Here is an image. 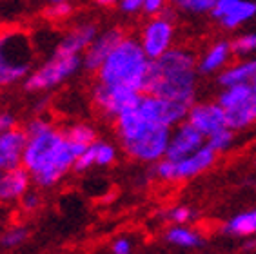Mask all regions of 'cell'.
<instances>
[{
    "mask_svg": "<svg viewBox=\"0 0 256 254\" xmlns=\"http://www.w3.org/2000/svg\"><path fill=\"white\" fill-rule=\"evenodd\" d=\"M82 151H86V146L69 142L64 131L51 126L38 134L28 136L22 167L31 172L34 186L48 189L56 186L73 169L74 160Z\"/></svg>",
    "mask_w": 256,
    "mask_h": 254,
    "instance_id": "6da1fadb",
    "label": "cell"
},
{
    "mask_svg": "<svg viewBox=\"0 0 256 254\" xmlns=\"http://www.w3.org/2000/svg\"><path fill=\"white\" fill-rule=\"evenodd\" d=\"M198 60L188 49L171 48L154 60H149L144 93L158 94L191 106L196 94Z\"/></svg>",
    "mask_w": 256,
    "mask_h": 254,
    "instance_id": "7a4b0ae2",
    "label": "cell"
},
{
    "mask_svg": "<svg viewBox=\"0 0 256 254\" xmlns=\"http://www.w3.org/2000/svg\"><path fill=\"white\" fill-rule=\"evenodd\" d=\"M114 127L124 152L133 160L154 164L166 156L171 127L144 118L136 108L114 118Z\"/></svg>",
    "mask_w": 256,
    "mask_h": 254,
    "instance_id": "3957f363",
    "label": "cell"
},
{
    "mask_svg": "<svg viewBox=\"0 0 256 254\" xmlns=\"http://www.w3.org/2000/svg\"><path fill=\"white\" fill-rule=\"evenodd\" d=\"M149 58L133 36H124L96 71V82L108 86H124L144 93Z\"/></svg>",
    "mask_w": 256,
    "mask_h": 254,
    "instance_id": "277c9868",
    "label": "cell"
},
{
    "mask_svg": "<svg viewBox=\"0 0 256 254\" xmlns=\"http://www.w3.org/2000/svg\"><path fill=\"white\" fill-rule=\"evenodd\" d=\"M33 68V46L28 33L0 31V88L24 80Z\"/></svg>",
    "mask_w": 256,
    "mask_h": 254,
    "instance_id": "5b68a950",
    "label": "cell"
},
{
    "mask_svg": "<svg viewBox=\"0 0 256 254\" xmlns=\"http://www.w3.org/2000/svg\"><path fill=\"white\" fill-rule=\"evenodd\" d=\"M216 154L218 152L214 149L204 144L200 149L188 154L186 158H180V160H169L166 156L160 158L158 162H154L156 164L154 174L164 182L191 180L194 176L207 171L209 167H212V164L216 162Z\"/></svg>",
    "mask_w": 256,
    "mask_h": 254,
    "instance_id": "8992f818",
    "label": "cell"
},
{
    "mask_svg": "<svg viewBox=\"0 0 256 254\" xmlns=\"http://www.w3.org/2000/svg\"><path fill=\"white\" fill-rule=\"evenodd\" d=\"M82 66L80 56H60L53 54L44 66L31 71L24 78V89L36 93V91H46V89L56 88L62 82L73 76Z\"/></svg>",
    "mask_w": 256,
    "mask_h": 254,
    "instance_id": "52a82bcc",
    "label": "cell"
},
{
    "mask_svg": "<svg viewBox=\"0 0 256 254\" xmlns=\"http://www.w3.org/2000/svg\"><path fill=\"white\" fill-rule=\"evenodd\" d=\"M134 108L144 118L172 129L174 126H178L188 118V111L191 106L178 102V100H171V98L158 96V94L142 93Z\"/></svg>",
    "mask_w": 256,
    "mask_h": 254,
    "instance_id": "ba28073f",
    "label": "cell"
},
{
    "mask_svg": "<svg viewBox=\"0 0 256 254\" xmlns=\"http://www.w3.org/2000/svg\"><path fill=\"white\" fill-rule=\"evenodd\" d=\"M140 91L124 86H108V84L96 82L93 88V104L106 118H116L122 112L129 111L136 106Z\"/></svg>",
    "mask_w": 256,
    "mask_h": 254,
    "instance_id": "9c48e42d",
    "label": "cell"
},
{
    "mask_svg": "<svg viewBox=\"0 0 256 254\" xmlns=\"http://www.w3.org/2000/svg\"><path fill=\"white\" fill-rule=\"evenodd\" d=\"M172 38H174V26L168 16L160 13L156 15V18L149 20L148 24L144 26L138 42L142 46L144 53L148 54V58L154 60L171 49Z\"/></svg>",
    "mask_w": 256,
    "mask_h": 254,
    "instance_id": "30bf717a",
    "label": "cell"
},
{
    "mask_svg": "<svg viewBox=\"0 0 256 254\" xmlns=\"http://www.w3.org/2000/svg\"><path fill=\"white\" fill-rule=\"evenodd\" d=\"M204 144H206V136L198 131L196 127L192 126V124H189L188 120L180 122L178 126H174V131H171L166 158H169V160L186 158L188 154L200 149Z\"/></svg>",
    "mask_w": 256,
    "mask_h": 254,
    "instance_id": "8fae6325",
    "label": "cell"
},
{
    "mask_svg": "<svg viewBox=\"0 0 256 254\" xmlns=\"http://www.w3.org/2000/svg\"><path fill=\"white\" fill-rule=\"evenodd\" d=\"M188 122L192 124L207 138L212 132L227 127L226 109L218 102L191 104L188 111Z\"/></svg>",
    "mask_w": 256,
    "mask_h": 254,
    "instance_id": "7c38bea8",
    "label": "cell"
},
{
    "mask_svg": "<svg viewBox=\"0 0 256 254\" xmlns=\"http://www.w3.org/2000/svg\"><path fill=\"white\" fill-rule=\"evenodd\" d=\"M211 15L226 30H236L256 15V4L251 0H216Z\"/></svg>",
    "mask_w": 256,
    "mask_h": 254,
    "instance_id": "4fadbf2b",
    "label": "cell"
},
{
    "mask_svg": "<svg viewBox=\"0 0 256 254\" xmlns=\"http://www.w3.org/2000/svg\"><path fill=\"white\" fill-rule=\"evenodd\" d=\"M122 38H124V33L118 28H111V30L104 31V33H98L93 38V42L88 46V49L84 51L82 66L88 71H91V73H96L98 68L106 62V58L120 44Z\"/></svg>",
    "mask_w": 256,
    "mask_h": 254,
    "instance_id": "5bb4252c",
    "label": "cell"
},
{
    "mask_svg": "<svg viewBox=\"0 0 256 254\" xmlns=\"http://www.w3.org/2000/svg\"><path fill=\"white\" fill-rule=\"evenodd\" d=\"M33 178L26 167L18 166L10 171H0V204H13L31 189Z\"/></svg>",
    "mask_w": 256,
    "mask_h": 254,
    "instance_id": "9a60e30c",
    "label": "cell"
},
{
    "mask_svg": "<svg viewBox=\"0 0 256 254\" xmlns=\"http://www.w3.org/2000/svg\"><path fill=\"white\" fill-rule=\"evenodd\" d=\"M28 134L24 129H10L0 134V171H10L22 166V152H24Z\"/></svg>",
    "mask_w": 256,
    "mask_h": 254,
    "instance_id": "2e32d148",
    "label": "cell"
},
{
    "mask_svg": "<svg viewBox=\"0 0 256 254\" xmlns=\"http://www.w3.org/2000/svg\"><path fill=\"white\" fill-rule=\"evenodd\" d=\"M96 34H98V30L91 22L76 26V28H73L56 44L53 54H60V56H80L88 49V46L93 42V38Z\"/></svg>",
    "mask_w": 256,
    "mask_h": 254,
    "instance_id": "e0dca14e",
    "label": "cell"
},
{
    "mask_svg": "<svg viewBox=\"0 0 256 254\" xmlns=\"http://www.w3.org/2000/svg\"><path fill=\"white\" fill-rule=\"evenodd\" d=\"M231 56H232L231 42L220 40L216 44H212L211 48L207 49V53L198 60V64H196L198 73H202V74L218 73V71H222L227 64H229Z\"/></svg>",
    "mask_w": 256,
    "mask_h": 254,
    "instance_id": "ac0fdd59",
    "label": "cell"
},
{
    "mask_svg": "<svg viewBox=\"0 0 256 254\" xmlns=\"http://www.w3.org/2000/svg\"><path fill=\"white\" fill-rule=\"evenodd\" d=\"M227 127H231L232 131L246 129L251 124L256 122V94L247 98L246 102L236 106V108L226 109Z\"/></svg>",
    "mask_w": 256,
    "mask_h": 254,
    "instance_id": "d6986e66",
    "label": "cell"
},
{
    "mask_svg": "<svg viewBox=\"0 0 256 254\" xmlns=\"http://www.w3.org/2000/svg\"><path fill=\"white\" fill-rule=\"evenodd\" d=\"M254 76H256V58H251L224 69L222 73H220V76H218V84L222 88H227V86H232V84L251 82Z\"/></svg>",
    "mask_w": 256,
    "mask_h": 254,
    "instance_id": "ffe728a7",
    "label": "cell"
},
{
    "mask_svg": "<svg viewBox=\"0 0 256 254\" xmlns=\"http://www.w3.org/2000/svg\"><path fill=\"white\" fill-rule=\"evenodd\" d=\"M166 240L171 245L182 247V249H196L202 245V238L196 230H192L191 227H186V224H176L174 227L166 232Z\"/></svg>",
    "mask_w": 256,
    "mask_h": 254,
    "instance_id": "44dd1931",
    "label": "cell"
},
{
    "mask_svg": "<svg viewBox=\"0 0 256 254\" xmlns=\"http://www.w3.org/2000/svg\"><path fill=\"white\" fill-rule=\"evenodd\" d=\"M252 94L254 93H252V88L249 82L232 84V86L224 88V91L220 93V96H218V104H220L224 109H231V108L240 106V104H244L247 98H251Z\"/></svg>",
    "mask_w": 256,
    "mask_h": 254,
    "instance_id": "7402d4cb",
    "label": "cell"
},
{
    "mask_svg": "<svg viewBox=\"0 0 256 254\" xmlns=\"http://www.w3.org/2000/svg\"><path fill=\"white\" fill-rule=\"evenodd\" d=\"M224 232L232 236H251L256 234V209L240 212L227 222Z\"/></svg>",
    "mask_w": 256,
    "mask_h": 254,
    "instance_id": "603a6c76",
    "label": "cell"
},
{
    "mask_svg": "<svg viewBox=\"0 0 256 254\" xmlns=\"http://www.w3.org/2000/svg\"><path fill=\"white\" fill-rule=\"evenodd\" d=\"M64 134L69 142L78 144V146H86V147H89L91 144H94L98 140V138H96V131H94L91 126H88V124H74V126L66 129Z\"/></svg>",
    "mask_w": 256,
    "mask_h": 254,
    "instance_id": "cb8c5ba5",
    "label": "cell"
},
{
    "mask_svg": "<svg viewBox=\"0 0 256 254\" xmlns=\"http://www.w3.org/2000/svg\"><path fill=\"white\" fill-rule=\"evenodd\" d=\"M91 149H93L94 154V166L108 167L111 164H114V160H116V147L113 144L96 140L94 144H91Z\"/></svg>",
    "mask_w": 256,
    "mask_h": 254,
    "instance_id": "d4e9b609",
    "label": "cell"
},
{
    "mask_svg": "<svg viewBox=\"0 0 256 254\" xmlns=\"http://www.w3.org/2000/svg\"><path fill=\"white\" fill-rule=\"evenodd\" d=\"M232 140H234V131H232L231 127H224L220 131L209 134L206 138V144L216 152H224L232 146Z\"/></svg>",
    "mask_w": 256,
    "mask_h": 254,
    "instance_id": "484cf974",
    "label": "cell"
},
{
    "mask_svg": "<svg viewBox=\"0 0 256 254\" xmlns=\"http://www.w3.org/2000/svg\"><path fill=\"white\" fill-rule=\"evenodd\" d=\"M172 6H176L178 10L189 11L194 15H202V13H211L214 8L216 0H169Z\"/></svg>",
    "mask_w": 256,
    "mask_h": 254,
    "instance_id": "4316f807",
    "label": "cell"
},
{
    "mask_svg": "<svg viewBox=\"0 0 256 254\" xmlns=\"http://www.w3.org/2000/svg\"><path fill=\"white\" fill-rule=\"evenodd\" d=\"M28 240V230L22 229V227H11L0 236V245L4 249H16Z\"/></svg>",
    "mask_w": 256,
    "mask_h": 254,
    "instance_id": "83f0119b",
    "label": "cell"
},
{
    "mask_svg": "<svg viewBox=\"0 0 256 254\" xmlns=\"http://www.w3.org/2000/svg\"><path fill=\"white\" fill-rule=\"evenodd\" d=\"M232 54L236 56H246V54H251L256 51V33H247L238 36L236 40L231 42Z\"/></svg>",
    "mask_w": 256,
    "mask_h": 254,
    "instance_id": "f1b7e54d",
    "label": "cell"
},
{
    "mask_svg": "<svg viewBox=\"0 0 256 254\" xmlns=\"http://www.w3.org/2000/svg\"><path fill=\"white\" fill-rule=\"evenodd\" d=\"M192 216H194V212L188 206H176L168 212V218L174 224H189L192 220Z\"/></svg>",
    "mask_w": 256,
    "mask_h": 254,
    "instance_id": "f546056e",
    "label": "cell"
},
{
    "mask_svg": "<svg viewBox=\"0 0 256 254\" xmlns=\"http://www.w3.org/2000/svg\"><path fill=\"white\" fill-rule=\"evenodd\" d=\"M71 13H73V8H71L69 2H54V4H51L50 8L46 10V15L50 16L51 20L66 18V16H69Z\"/></svg>",
    "mask_w": 256,
    "mask_h": 254,
    "instance_id": "4dcf8cb0",
    "label": "cell"
},
{
    "mask_svg": "<svg viewBox=\"0 0 256 254\" xmlns=\"http://www.w3.org/2000/svg\"><path fill=\"white\" fill-rule=\"evenodd\" d=\"M20 204H22V209L28 210V212H31V210H36L40 207V204H42V198H40V194L36 192V190H28L22 198H20Z\"/></svg>",
    "mask_w": 256,
    "mask_h": 254,
    "instance_id": "1f68e13d",
    "label": "cell"
},
{
    "mask_svg": "<svg viewBox=\"0 0 256 254\" xmlns=\"http://www.w3.org/2000/svg\"><path fill=\"white\" fill-rule=\"evenodd\" d=\"M51 126H53V124L48 122V120H44V118H34V120H31V122L26 124L24 131H26L28 136H31V134H38V132L50 129Z\"/></svg>",
    "mask_w": 256,
    "mask_h": 254,
    "instance_id": "d6a6232c",
    "label": "cell"
},
{
    "mask_svg": "<svg viewBox=\"0 0 256 254\" xmlns=\"http://www.w3.org/2000/svg\"><path fill=\"white\" fill-rule=\"evenodd\" d=\"M166 2L168 0H144V13L149 16H156L164 13L166 10Z\"/></svg>",
    "mask_w": 256,
    "mask_h": 254,
    "instance_id": "836d02e7",
    "label": "cell"
},
{
    "mask_svg": "<svg viewBox=\"0 0 256 254\" xmlns=\"http://www.w3.org/2000/svg\"><path fill=\"white\" fill-rule=\"evenodd\" d=\"M131 250H133V244L128 238H118L111 245V252L114 254H129Z\"/></svg>",
    "mask_w": 256,
    "mask_h": 254,
    "instance_id": "e575fe53",
    "label": "cell"
},
{
    "mask_svg": "<svg viewBox=\"0 0 256 254\" xmlns=\"http://www.w3.org/2000/svg\"><path fill=\"white\" fill-rule=\"evenodd\" d=\"M120 10L124 13H138L144 10V0H120Z\"/></svg>",
    "mask_w": 256,
    "mask_h": 254,
    "instance_id": "d590c367",
    "label": "cell"
},
{
    "mask_svg": "<svg viewBox=\"0 0 256 254\" xmlns=\"http://www.w3.org/2000/svg\"><path fill=\"white\" fill-rule=\"evenodd\" d=\"M16 127V118L11 112H0V134Z\"/></svg>",
    "mask_w": 256,
    "mask_h": 254,
    "instance_id": "8d00e7d4",
    "label": "cell"
},
{
    "mask_svg": "<svg viewBox=\"0 0 256 254\" xmlns=\"http://www.w3.org/2000/svg\"><path fill=\"white\" fill-rule=\"evenodd\" d=\"M118 2V0H96V4L104 6V8H111V6H114Z\"/></svg>",
    "mask_w": 256,
    "mask_h": 254,
    "instance_id": "74e56055",
    "label": "cell"
},
{
    "mask_svg": "<svg viewBox=\"0 0 256 254\" xmlns=\"http://www.w3.org/2000/svg\"><path fill=\"white\" fill-rule=\"evenodd\" d=\"M249 84H251V88H252V93L256 94V76H254V78H252V80H251V82H249Z\"/></svg>",
    "mask_w": 256,
    "mask_h": 254,
    "instance_id": "f35d334b",
    "label": "cell"
},
{
    "mask_svg": "<svg viewBox=\"0 0 256 254\" xmlns=\"http://www.w3.org/2000/svg\"><path fill=\"white\" fill-rule=\"evenodd\" d=\"M51 4H54V2H73V0H50Z\"/></svg>",
    "mask_w": 256,
    "mask_h": 254,
    "instance_id": "ab89813d",
    "label": "cell"
}]
</instances>
